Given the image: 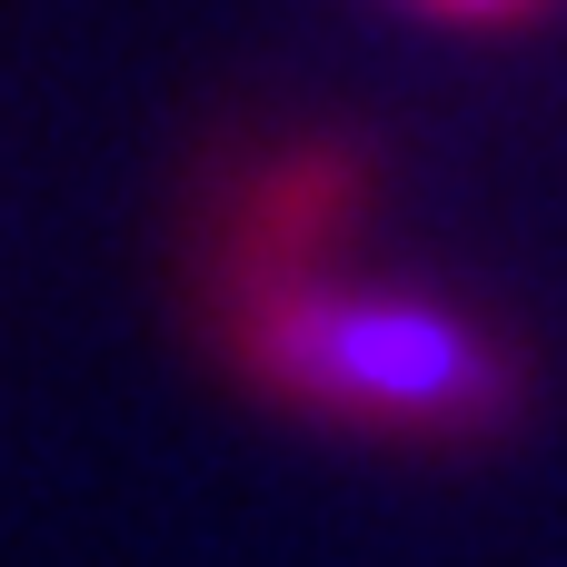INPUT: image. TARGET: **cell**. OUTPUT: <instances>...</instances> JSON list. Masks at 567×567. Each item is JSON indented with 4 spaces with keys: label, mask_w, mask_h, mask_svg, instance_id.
<instances>
[{
    "label": "cell",
    "mask_w": 567,
    "mask_h": 567,
    "mask_svg": "<svg viewBox=\"0 0 567 567\" xmlns=\"http://www.w3.org/2000/svg\"><path fill=\"white\" fill-rule=\"evenodd\" d=\"M249 359L289 379L299 399L339 419H389V429H488L508 409L498 349L429 309V299H339V289H269L249 309Z\"/></svg>",
    "instance_id": "cell-1"
},
{
    "label": "cell",
    "mask_w": 567,
    "mask_h": 567,
    "mask_svg": "<svg viewBox=\"0 0 567 567\" xmlns=\"http://www.w3.org/2000/svg\"><path fill=\"white\" fill-rule=\"evenodd\" d=\"M449 10H468V20H508V10H528V0H449Z\"/></svg>",
    "instance_id": "cell-2"
}]
</instances>
